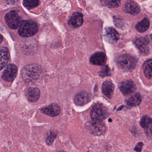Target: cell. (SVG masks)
<instances>
[{
  "instance_id": "1",
  "label": "cell",
  "mask_w": 152,
  "mask_h": 152,
  "mask_svg": "<svg viewBox=\"0 0 152 152\" xmlns=\"http://www.w3.org/2000/svg\"><path fill=\"white\" fill-rule=\"evenodd\" d=\"M42 74V68L39 65L32 64L24 68L22 71V76L26 82L31 83L39 80Z\"/></svg>"
},
{
  "instance_id": "2",
  "label": "cell",
  "mask_w": 152,
  "mask_h": 152,
  "mask_svg": "<svg viewBox=\"0 0 152 152\" xmlns=\"http://www.w3.org/2000/svg\"><path fill=\"white\" fill-rule=\"evenodd\" d=\"M38 30L36 22L32 20H23L18 28L19 35L23 37H28L35 34Z\"/></svg>"
},
{
  "instance_id": "3",
  "label": "cell",
  "mask_w": 152,
  "mask_h": 152,
  "mask_svg": "<svg viewBox=\"0 0 152 152\" xmlns=\"http://www.w3.org/2000/svg\"><path fill=\"white\" fill-rule=\"evenodd\" d=\"M117 63L121 69L125 72H131L134 69L137 64V59L129 54H123L117 59Z\"/></svg>"
},
{
  "instance_id": "4",
  "label": "cell",
  "mask_w": 152,
  "mask_h": 152,
  "mask_svg": "<svg viewBox=\"0 0 152 152\" xmlns=\"http://www.w3.org/2000/svg\"><path fill=\"white\" fill-rule=\"evenodd\" d=\"M5 20L8 27L12 29L18 28L23 21L16 10H12L7 13L5 16Z\"/></svg>"
},
{
  "instance_id": "5",
  "label": "cell",
  "mask_w": 152,
  "mask_h": 152,
  "mask_svg": "<svg viewBox=\"0 0 152 152\" xmlns=\"http://www.w3.org/2000/svg\"><path fill=\"white\" fill-rule=\"evenodd\" d=\"M108 112L106 107L101 104H96L91 110L90 116L92 120L102 121L107 118Z\"/></svg>"
},
{
  "instance_id": "6",
  "label": "cell",
  "mask_w": 152,
  "mask_h": 152,
  "mask_svg": "<svg viewBox=\"0 0 152 152\" xmlns=\"http://www.w3.org/2000/svg\"><path fill=\"white\" fill-rule=\"evenodd\" d=\"M86 127L90 133L94 135H103L106 132V126L102 121L92 120L87 124Z\"/></svg>"
},
{
  "instance_id": "7",
  "label": "cell",
  "mask_w": 152,
  "mask_h": 152,
  "mask_svg": "<svg viewBox=\"0 0 152 152\" xmlns=\"http://www.w3.org/2000/svg\"><path fill=\"white\" fill-rule=\"evenodd\" d=\"M18 69L14 64L8 65L2 75V78L7 82H12L18 74Z\"/></svg>"
},
{
  "instance_id": "8",
  "label": "cell",
  "mask_w": 152,
  "mask_h": 152,
  "mask_svg": "<svg viewBox=\"0 0 152 152\" xmlns=\"http://www.w3.org/2000/svg\"><path fill=\"white\" fill-rule=\"evenodd\" d=\"M134 43L142 54L147 55L150 52L149 41L143 37H138L135 39Z\"/></svg>"
},
{
  "instance_id": "9",
  "label": "cell",
  "mask_w": 152,
  "mask_h": 152,
  "mask_svg": "<svg viewBox=\"0 0 152 152\" xmlns=\"http://www.w3.org/2000/svg\"><path fill=\"white\" fill-rule=\"evenodd\" d=\"M119 88L124 95H128L134 92L136 86L133 80H124L120 83Z\"/></svg>"
},
{
  "instance_id": "10",
  "label": "cell",
  "mask_w": 152,
  "mask_h": 152,
  "mask_svg": "<svg viewBox=\"0 0 152 152\" xmlns=\"http://www.w3.org/2000/svg\"><path fill=\"white\" fill-rule=\"evenodd\" d=\"M104 37L108 42L114 43L119 39L120 36L116 29L112 27H108L104 30Z\"/></svg>"
},
{
  "instance_id": "11",
  "label": "cell",
  "mask_w": 152,
  "mask_h": 152,
  "mask_svg": "<svg viewBox=\"0 0 152 152\" xmlns=\"http://www.w3.org/2000/svg\"><path fill=\"white\" fill-rule=\"evenodd\" d=\"M140 125L144 129L146 136L152 138V118L148 116H144L141 119Z\"/></svg>"
},
{
  "instance_id": "12",
  "label": "cell",
  "mask_w": 152,
  "mask_h": 152,
  "mask_svg": "<svg viewBox=\"0 0 152 152\" xmlns=\"http://www.w3.org/2000/svg\"><path fill=\"white\" fill-rule=\"evenodd\" d=\"M123 10L125 12L131 15H137L141 11V8L138 4L133 1H128L125 4Z\"/></svg>"
},
{
  "instance_id": "13",
  "label": "cell",
  "mask_w": 152,
  "mask_h": 152,
  "mask_svg": "<svg viewBox=\"0 0 152 152\" xmlns=\"http://www.w3.org/2000/svg\"><path fill=\"white\" fill-rule=\"evenodd\" d=\"M25 95L28 101L34 102L40 98V90L37 88H28L25 91Z\"/></svg>"
},
{
  "instance_id": "14",
  "label": "cell",
  "mask_w": 152,
  "mask_h": 152,
  "mask_svg": "<svg viewBox=\"0 0 152 152\" xmlns=\"http://www.w3.org/2000/svg\"><path fill=\"white\" fill-rule=\"evenodd\" d=\"M92 96L89 93L86 92H81L78 93L75 98V103L77 105L82 106L91 101Z\"/></svg>"
},
{
  "instance_id": "15",
  "label": "cell",
  "mask_w": 152,
  "mask_h": 152,
  "mask_svg": "<svg viewBox=\"0 0 152 152\" xmlns=\"http://www.w3.org/2000/svg\"><path fill=\"white\" fill-rule=\"evenodd\" d=\"M105 54L102 52H98L95 53L91 56L90 62L91 64L96 66H103L106 62Z\"/></svg>"
},
{
  "instance_id": "16",
  "label": "cell",
  "mask_w": 152,
  "mask_h": 152,
  "mask_svg": "<svg viewBox=\"0 0 152 152\" xmlns=\"http://www.w3.org/2000/svg\"><path fill=\"white\" fill-rule=\"evenodd\" d=\"M83 23V15L82 13L76 12L73 14L69 20L68 24L71 27L77 28Z\"/></svg>"
},
{
  "instance_id": "17",
  "label": "cell",
  "mask_w": 152,
  "mask_h": 152,
  "mask_svg": "<svg viewBox=\"0 0 152 152\" xmlns=\"http://www.w3.org/2000/svg\"><path fill=\"white\" fill-rule=\"evenodd\" d=\"M10 60L9 49L6 47H2L0 49V71L7 66Z\"/></svg>"
},
{
  "instance_id": "18",
  "label": "cell",
  "mask_w": 152,
  "mask_h": 152,
  "mask_svg": "<svg viewBox=\"0 0 152 152\" xmlns=\"http://www.w3.org/2000/svg\"><path fill=\"white\" fill-rule=\"evenodd\" d=\"M41 111L46 115L54 117L59 115L61 112V109L58 104H52L47 107L43 108L41 110Z\"/></svg>"
},
{
  "instance_id": "19",
  "label": "cell",
  "mask_w": 152,
  "mask_h": 152,
  "mask_svg": "<svg viewBox=\"0 0 152 152\" xmlns=\"http://www.w3.org/2000/svg\"><path fill=\"white\" fill-rule=\"evenodd\" d=\"M114 90V85L110 81H106L103 83L102 91L106 97L111 98L113 96Z\"/></svg>"
},
{
  "instance_id": "20",
  "label": "cell",
  "mask_w": 152,
  "mask_h": 152,
  "mask_svg": "<svg viewBox=\"0 0 152 152\" xmlns=\"http://www.w3.org/2000/svg\"><path fill=\"white\" fill-rule=\"evenodd\" d=\"M142 102V96L139 93H137L130 96L126 101L128 105L130 106H138Z\"/></svg>"
},
{
  "instance_id": "21",
  "label": "cell",
  "mask_w": 152,
  "mask_h": 152,
  "mask_svg": "<svg viewBox=\"0 0 152 152\" xmlns=\"http://www.w3.org/2000/svg\"><path fill=\"white\" fill-rule=\"evenodd\" d=\"M150 26L149 20L147 18H144L142 21L137 23L136 26V28L140 33H144L149 29Z\"/></svg>"
},
{
  "instance_id": "22",
  "label": "cell",
  "mask_w": 152,
  "mask_h": 152,
  "mask_svg": "<svg viewBox=\"0 0 152 152\" xmlns=\"http://www.w3.org/2000/svg\"><path fill=\"white\" fill-rule=\"evenodd\" d=\"M145 75L148 79L152 78V59L148 60L145 62L143 66Z\"/></svg>"
},
{
  "instance_id": "23",
  "label": "cell",
  "mask_w": 152,
  "mask_h": 152,
  "mask_svg": "<svg viewBox=\"0 0 152 152\" xmlns=\"http://www.w3.org/2000/svg\"><path fill=\"white\" fill-rule=\"evenodd\" d=\"M100 2L104 6L110 8H116L121 4L120 0H100Z\"/></svg>"
},
{
  "instance_id": "24",
  "label": "cell",
  "mask_w": 152,
  "mask_h": 152,
  "mask_svg": "<svg viewBox=\"0 0 152 152\" xmlns=\"http://www.w3.org/2000/svg\"><path fill=\"white\" fill-rule=\"evenodd\" d=\"M23 4L26 9L30 10L38 6L40 1L39 0H23Z\"/></svg>"
},
{
  "instance_id": "25",
  "label": "cell",
  "mask_w": 152,
  "mask_h": 152,
  "mask_svg": "<svg viewBox=\"0 0 152 152\" xmlns=\"http://www.w3.org/2000/svg\"><path fill=\"white\" fill-rule=\"evenodd\" d=\"M56 137H57V134L55 132H53V131L50 132L46 138V142L47 144L49 145L52 144L56 138Z\"/></svg>"
},
{
  "instance_id": "26",
  "label": "cell",
  "mask_w": 152,
  "mask_h": 152,
  "mask_svg": "<svg viewBox=\"0 0 152 152\" xmlns=\"http://www.w3.org/2000/svg\"><path fill=\"white\" fill-rule=\"evenodd\" d=\"M110 75V69L108 66L104 67L102 71L100 73V76L102 77H106Z\"/></svg>"
},
{
  "instance_id": "27",
  "label": "cell",
  "mask_w": 152,
  "mask_h": 152,
  "mask_svg": "<svg viewBox=\"0 0 152 152\" xmlns=\"http://www.w3.org/2000/svg\"><path fill=\"white\" fill-rule=\"evenodd\" d=\"M113 21H114V24L116 27L120 28L122 27V26H123L122 20H121L117 18L116 17H114Z\"/></svg>"
},
{
  "instance_id": "28",
  "label": "cell",
  "mask_w": 152,
  "mask_h": 152,
  "mask_svg": "<svg viewBox=\"0 0 152 152\" xmlns=\"http://www.w3.org/2000/svg\"><path fill=\"white\" fill-rule=\"evenodd\" d=\"M143 145V143L142 142H138V143L136 145L135 147L134 150L137 152H141Z\"/></svg>"
},
{
  "instance_id": "29",
  "label": "cell",
  "mask_w": 152,
  "mask_h": 152,
  "mask_svg": "<svg viewBox=\"0 0 152 152\" xmlns=\"http://www.w3.org/2000/svg\"><path fill=\"white\" fill-rule=\"evenodd\" d=\"M5 1L8 4L14 5L18 3L20 0H5Z\"/></svg>"
},
{
  "instance_id": "30",
  "label": "cell",
  "mask_w": 152,
  "mask_h": 152,
  "mask_svg": "<svg viewBox=\"0 0 152 152\" xmlns=\"http://www.w3.org/2000/svg\"><path fill=\"white\" fill-rule=\"evenodd\" d=\"M3 40V37L0 34V44L2 42Z\"/></svg>"
},
{
  "instance_id": "31",
  "label": "cell",
  "mask_w": 152,
  "mask_h": 152,
  "mask_svg": "<svg viewBox=\"0 0 152 152\" xmlns=\"http://www.w3.org/2000/svg\"><path fill=\"white\" fill-rule=\"evenodd\" d=\"M59 152H65L64 151H61Z\"/></svg>"
}]
</instances>
